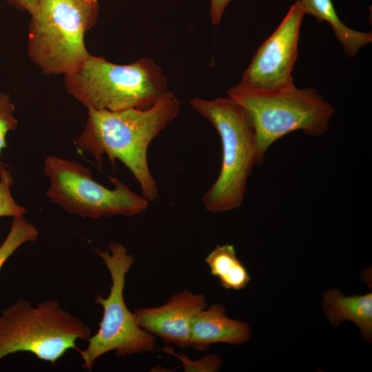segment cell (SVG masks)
Listing matches in <instances>:
<instances>
[{
	"label": "cell",
	"mask_w": 372,
	"mask_h": 372,
	"mask_svg": "<svg viewBox=\"0 0 372 372\" xmlns=\"http://www.w3.org/2000/svg\"><path fill=\"white\" fill-rule=\"evenodd\" d=\"M180 103L167 91L150 108L120 111L89 109L85 126L76 141L78 149L92 156L99 165L107 156L114 166L119 161L138 183L149 203L159 197L147 161L151 143L178 116Z\"/></svg>",
	"instance_id": "obj_1"
},
{
	"label": "cell",
	"mask_w": 372,
	"mask_h": 372,
	"mask_svg": "<svg viewBox=\"0 0 372 372\" xmlns=\"http://www.w3.org/2000/svg\"><path fill=\"white\" fill-rule=\"evenodd\" d=\"M192 108L218 132L222 147L220 170L202 198L211 213L229 211L241 206L249 177L256 165V134L246 110L232 98H194Z\"/></svg>",
	"instance_id": "obj_2"
},
{
	"label": "cell",
	"mask_w": 372,
	"mask_h": 372,
	"mask_svg": "<svg viewBox=\"0 0 372 372\" xmlns=\"http://www.w3.org/2000/svg\"><path fill=\"white\" fill-rule=\"evenodd\" d=\"M167 85L163 71L148 58L118 65L90 54L65 75L68 92L87 110L148 109L167 92Z\"/></svg>",
	"instance_id": "obj_3"
},
{
	"label": "cell",
	"mask_w": 372,
	"mask_h": 372,
	"mask_svg": "<svg viewBox=\"0 0 372 372\" xmlns=\"http://www.w3.org/2000/svg\"><path fill=\"white\" fill-rule=\"evenodd\" d=\"M90 327L63 309L56 300L33 306L19 298L0 313V360L17 352H29L54 365L76 341L87 340Z\"/></svg>",
	"instance_id": "obj_4"
},
{
	"label": "cell",
	"mask_w": 372,
	"mask_h": 372,
	"mask_svg": "<svg viewBox=\"0 0 372 372\" xmlns=\"http://www.w3.org/2000/svg\"><path fill=\"white\" fill-rule=\"evenodd\" d=\"M227 96L241 105L249 114L256 134V165H261L268 149L278 139L302 131L320 136L328 130L334 108L318 91L296 86L269 94L245 90L237 85Z\"/></svg>",
	"instance_id": "obj_5"
},
{
	"label": "cell",
	"mask_w": 372,
	"mask_h": 372,
	"mask_svg": "<svg viewBox=\"0 0 372 372\" xmlns=\"http://www.w3.org/2000/svg\"><path fill=\"white\" fill-rule=\"evenodd\" d=\"M98 9L85 0H41L31 14L30 58L48 74L74 72L90 55L84 36Z\"/></svg>",
	"instance_id": "obj_6"
},
{
	"label": "cell",
	"mask_w": 372,
	"mask_h": 372,
	"mask_svg": "<svg viewBox=\"0 0 372 372\" xmlns=\"http://www.w3.org/2000/svg\"><path fill=\"white\" fill-rule=\"evenodd\" d=\"M96 252L109 271L112 285L107 297L99 294L94 298L103 311L97 332L87 340L85 349H76L83 360L82 368L90 371L96 360L110 351L123 358L153 352L156 348L155 337L138 326L124 300L125 278L135 262L134 255L118 242H111L108 249Z\"/></svg>",
	"instance_id": "obj_7"
},
{
	"label": "cell",
	"mask_w": 372,
	"mask_h": 372,
	"mask_svg": "<svg viewBox=\"0 0 372 372\" xmlns=\"http://www.w3.org/2000/svg\"><path fill=\"white\" fill-rule=\"evenodd\" d=\"M43 171L50 180L47 197L68 213L83 218L137 216L150 203L115 177L110 178L114 188L101 185L93 179L89 168L74 161L48 156Z\"/></svg>",
	"instance_id": "obj_8"
},
{
	"label": "cell",
	"mask_w": 372,
	"mask_h": 372,
	"mask_svg": "<svg viewBox=\"0 0 372 372\" xmlns=\"http://www.w3.org/2000/svg\"><path fill=\"white\" fill-rule=\"evenodd\" d=\"M304 14L299 1L291 5L278 28L257 50L236 84L238 87L254 93L269 94L295 86L292 72Z\"/></svg>",
	"instance_id": "obj_9"
},
{
	"label": "cell",
	"mask_w": 372,
	"mask_h": 372,
	"mask_svg": "<svg viewBox=\"0 0 372 372\" xmlns=\"http://www.w3.org/2000/svg\"><path fill=\"white\" fill-rule=\"evenodd\" d=\"M207 307L204 295L184 290L172 296L161 306L137 309L133 313L141 328L165 344L191 348L192 320Z\"/></svg>",
	"instance_id": "obj_10"
},
{
	"label": "cell",
	"mask_w": 372,
	"mask_h": 372,
	"mask_svg": "<svg viewBox=\"0 0 372 372\" xmlns=\"http://www.w3.org/2000/svg\"><path fill=\"white\" fill-rule=\"evenodd\" d=\"M250 332L247 323L228 318L222 304H212L192 320L191 348L203 351L214 343L242 344L249 340Z\"/></svg>",
	"instance_id": "obj_11"
},
{
	"label": "cell",
	"mask_w": 372,
	"mask_h": 372,
	"mask_svg": "<svg viewBox=\"0 0 372 372\" xmlns=\"http://www.w3.org/2000/svg\"><path fill=\"white\" fill-rule=\"evenodd\" d=\"M325 315L333 326L344 320L354 322L360 329L363 338H372V293L344 296L336 289L324 293L322 302Z\"/></svg>",
	"instance_id": "obj_12"
},
{
	"label": "cell",
	"mask_w": 372,
	"mask_h": 372,
	"mask_svg": "<svg viewBox=\"0 0 372 372\" xmlns=\"http://www.w3.org/2000/svg\"><path fill=\"white\" fill-rule=\"evenodd\" d=\"M305 14L318 21H327L342 45L345 54L354 57L361 48L372 42V33L353 30L345 25L338 17L332 0H298Z\"/></svg>",
	"instance_id": "obj_13"
},
{
	"label": "cell",
	"mask_w": 372,
	"mask_h": 372,
	"mask_svg": "<svg viewBox=\"0 0 372 372\" xmlns=\"http://www.w3.org/2000/svg\"><path fill=\"white\" fill-rule=\"evenodd\" d=\"M211 274L226 289L240 290L249 283V274L236 256L233 245H217L205 259Z\"/></svg>",
	"instance_id": "obj_14"
},
{
	"label": "cell",
	"mask_w": 372,
	"mask_h": 372,
	"mask_svg": "<svg viewBox=\"0 0 372 372\" xmlns=\"http://www.w3.org/2000/svg\"><path fill=\"white\" fill-rule=\"evenodd\" d=\"M39 236L37 227L24 216L12 218L10 229L0 245V271L8 258L23 244L35 242Z\"/></svg>",
	"instance_id": "obj_15"
},
{
	"label": "cell",
	"mask_w": 372,
	"mask_h": 372,
	"mask_svg": "<svg viewBox=\"0 0 372 372\" xmlns=\"http://www.w3.org/2000/svg\"><path fill=\"white\" fill-rule=\"evenodd\" d=\"M14 182L10 171L0 163V217H17L24 216L26 209L17 203L11 193Z\"/></svg>",
	"instance_id": "obj_16"
},
{
	"label": "cell",
	"mask_w": 372,
	"mask_h": 372,
	"mask_svg": "<svg viewBox=\"0 0 372 372\" xmlns=\"http://www.w3.org/2000/svg\"><path fill=\"white\" fill-rule=\"evenodd\" d=\"M159 350L176 357L183 363L185 372H215L222 364L220 358L216 353L207 355L200 359L191 360L183 352L177 353L169 347H162Z\"/></svg>",
	"instance_id": "obj_17"
},
{
	"label": "cell",
	"mask_w": 372,
	"mask_h": 372,
	"mask_svg": "<svg viewBox=\"0 0 372 372\" xmlns=\"http://www.w3.org/2000/svg\"><path fill=\"white\" fill-rule=\"evenodd\" d=\"M14 105L8 94L0 93V154L7 147V134L16 129L18 121L14 116Z\"/></svg>",
	"instance_id": "obj_18"
},
{
	"label": "cell",
	"mask_w": 372,
	"mask_h": 372,
	"mask_svg": "<svg viewBox=\"0 0 372 372\" xmlns=\"http://www.w3.org/2000/svg\"><path fill=\"white\" fill-rule=\"evenodd\" d=\"M231 0H211L210 17L214 25L220 23L223 14Z\"/></svg>",
	"instance_id": "obj_19"
},
{
	"label": "cell",
	"mask_w": 372,
	"mask_h": 372,
	"mask_svg": "<svg viewBox=\"0 0 372 372\" xmlns=\"http://www.w3.org/2000/svg\"><path fill=\"white\" fill-rule=\"evenodd\" d=\"M30 14L35 10L41 0H12Z\"/></svg>",
	"instance_id": "obj_20"
},
{
	"label": "cell",
	"mask_w": 372,
	"mask_h": 372,
	"mask_svg": "<svg viewBox=\"0 0 372 372\" xmlns=\"http://www.w3.org/2000/svg\"><path fill=\"white\" fill-rule=\"evenodd\" d=\"M85 1L91 2V3H97V0H85Z\"/></svg>",
	"instance_id": "obj_21"
}]
</instances>
